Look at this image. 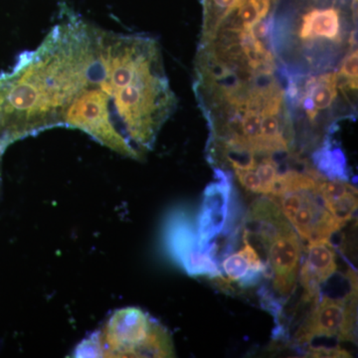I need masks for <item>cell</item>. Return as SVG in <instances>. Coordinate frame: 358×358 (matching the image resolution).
I'll use <instances>...</instances> for the list:
<instances>
[{
  "label": "cell",
  "instance_id": "obj_11",
  "mask_svg": "<svg viewBox=\"0 0 358 358\" xmlns=\"http://www.w3.org/2000/svg\"><path fill=\"white\" fill-rule=\"evenodd\" d=\"M313 166L322 176L334 180L348 181L350 171L343 150L327 141L312 154Z\"/></svg>",
  "mask_w": 358,
  "mask_h": 358
},
{
  "label": "cell",
  "instance_id": "obj_6",
  "mask_svg": "<svg viewBox=\"0 0 358 358\" xmlns=\"http://www.w3.org/2000/svg\"><path fill=\"white\" fill-rule=\"evenodd\" d=\"M350 289L345 298L322 296L315 301L294 334V345L306 348L313 339L336 338L341 341L357 343V275L348 270Z\"/></svg>",
  "mask_w": 358,
  "mask_h": 358
},
{
  "label": "cell",
  "instance_id": "obj_3",
  "mask_svg": "<svg viewBox=\"0 0 358 358\" xmlns=\"http://www.w3.org/2000/svg\"><path fill=\"white\" fill-rule=\"evenodd\" d=\"M76 357H173L166 327L140 308L117 310L100 331L78 348Z\"/></svg>",
  "mask_w": 358,
  "mask_h": 358
},
{
  "label": "cell",
  "instance_id": "obj_8",
  "mask_svg": "<svg viewBox=\"0 0 358 358\" xmlns=\"http://www.w3.org/2000/svg\"><path fill=\"white\" fill-rule=\"evenodd\" d=\"M303 249L306 258L299 272V280L303 289L301 301L313 305L322 294V285L338 271V259L331 241L306 244Z\"/></svg>",
  "mask_w": 358,
  "mask_h": 358
},
{
  "label": "cell",
  "instance_id": "obj_10",
  "mask_svg": "<svg viewBox=\"0 0 358 358\" xmlns=\"http://www.w3.org/2000/svg\"><path fill=\"white\" fill-rule=\"evenodd\" d=\"M319 188L327 208L345 225L357 213V189L348 181L334 180L324 176L319 179Z\"/></svg>",
  "mask_w": 358,
  "mask_h": 358
},
{
  "label": "cell",
  "instance_id": "obj_4",
  "mask_svg": "<svg viewBox=\"0 0 358 358\" xmlns=\"http://www.w3.org/2000/svg\"><path fill=\"white\" fill-rule=\"evenodd\" d=\"M320 176L310 162L301 169L289 167L282 171L268 196L306 244L331 241L345 226L327 208L319 188Z\"/></svg>",
  "mask_w": 358,
  "mask_h": 358
},
{
  "label": "cell",
  "instance_id": "obj_9",
  "mask_svg": "<svg viewBox=\"0 0 358 358\" xmlns=\"http://www.w3.org/2000/svg\"><path fill=\"white\" fill-rule=\"evenodd\" d=\"M243 247L236 253H230L224 257L221 262V272L225 274L215 278L220 284L236 282L241 288L256 286L262 278H267L268 268L265 261L248 240L242 238Z\"/></svg>",
  "mask_w": 358,
  "mask_h": 358
},
{
  "label": "cell",
  "instance_id": "obj_2",
  "mask_svg": "<svg viewBox=\"0 0 358 358\" xmlns=\"http://www.w3.org/2000/svg\"><path fill=\"white\" fill-rule=\"evenodd\" d=\"M242 238L263 251L267 278L272 280V292L266 289L284 305L296 289L300 272L303 245L298 233L274 200L261 196L244 216Z\"/></svg>",
  "mask_w": 358,
  "mask_h": 358
},
{
  "label": "cell",
  "instance_id": "obj_5",
  "mask_svg": "<svg viewBox=\"0 0 358 358\" xmlns=\"http://www.w3.org/2000/svg\"><path fill=\"white\" fill-rule=\"evenodd\" d=\"M215 181L205 188L201 206L194 220L200 248L220 262L217 239L225 238L226 255L236 246L244 219L230 171L214 169Z\"/></svg>",
  "mask_w": 358,
  "mask_h": 358
},
{
  "label": "cell",
  "instance_id": "obj_1",
  "mask_svg": "<svg viewBox=\"0 0 358 358\" xmlns=\"http://www.w3.org/2000/svg\"><path fill=\"white\" fill-rule=\"evenodd\" d=\"M272 46L289 76L339 72L357 51V0H279Z\"/></svg>",
  "mask_w": 358,
  "mask_h": 358
},
{
  "label": "cell",
  "instance_id": "obj_12",
  "mask_svg": "<svg viewBox=\"0 0 358 358\" xmlns=\"http://www.w3.org/2000/svg\"><path fill=\"white\" fill-rule=\"evenodd\" d=\"M306 357H352L348 350L341 346H306Z\"/></svg>",
  "mask_w": 358,
  "mask_h": 358
},
{
  "label": "cell",
  "instance_id": "obj_7",
  "mask_svg": "<svg viewBox=\"0 0 358 358\" xmlns=\"http://www.w3.org/2000/svg\"><path fill=\"white\" fill-rule=\"evenodd\" d=\"M164 242L169 255L179 267L193 277H221L218 259L200 248L194 221L185 211L169 216L164 230Z\"/></svg>",
  "mask_w": 358,
  "mask_h": 358
}]
</instances>
